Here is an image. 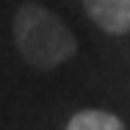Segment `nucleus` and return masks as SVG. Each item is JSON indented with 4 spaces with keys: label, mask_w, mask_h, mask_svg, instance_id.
I'll list each match as a JSON object with an SVG mask.
<instances>
[{
    "label": "nucleus",
    "mask_w": 130,
    "mask_h": 130,
    "mask_svg": "<svg viewBox=\"0 0 130 130\" xmlns=\"http://www.w3.org/2000/svg\"><path fill=\"white\" fill-rule=\"evenodd\" d=\"M14 44L28 67L55 69L78 53V39L42 3H22L14 14Z\"/></svg>",
    "instance_id": "1"
},
{
    "label": "nucleus",
    "mask_w": 130,
    "mask_h": 130,
    "mask_svg": "<svg viewBox=\"0 0 130 130\" xmlns=\"http://www.w3.org/2000/svg\"><path fill=\"white\" fill-rule=\"evenodd\" d=\"M86 14L111 36L130 33V0H80Z\"/></svg>",
    "instance_id": "2"
},
{
    "label": "nucleus",
    "mask_w": 130,
    "mask_h": 130,
    "mask_svg": "<svg viewBox=\"0 0 130 130\" xmlns=\"http://www.w3.org/2000/svg\"><path fill=\"white\" fill-rule=\"evenodd\" d=\"M67 130H127L122 125L119 116L108 113V111H100V108H86V111H78L69 122H67Z\"/></svg>",
    "instance_id": "3"
}]
</instances>
